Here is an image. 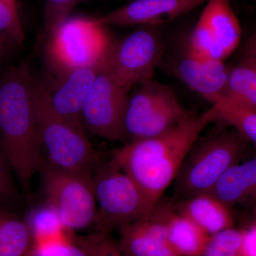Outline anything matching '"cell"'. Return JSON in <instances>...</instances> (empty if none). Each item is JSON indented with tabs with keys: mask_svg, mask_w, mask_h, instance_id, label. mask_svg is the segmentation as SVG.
<instances>
[{
	"mask_svg": "<svg viewBox=\"0 0 256 256\" xmlns=\"http://www.w3.org/2000/svg\"><path fill=\"white\" fill-rule=\"evenodd\" d=\"M210 124L205 112L190 114L159 136L126 143L114 152L111 160L154 205L174 182L197 138Z\"/></svg>",
	"mask_w": 256,
	"mask_h": 256,
	"instance_id": "1",
	"label": "cell"
},
{
	"mask_svg": "<svg viewBox=\"0 0 256 256\" xmlns=\"http://www.w3.org/2000/svg\"><path fill=\"white\" fill-rule=\"evenodd\" d=\"M0 146L24 188L44 164L34 95V76L26 62L0 75Z\"/></svg>",
	"mask_w": 256,
	"mask_h": 256,
	"instance_id": "2",
	"label": "cell"
},
{
	"mask_svg": "<svg viewBox=\"0 0 256 256\" xmlns=\"http://www.w3.org/2000/svg\"><path fill=\"white\" fill-rule=\"evenodd\" d=\"M34 95L42 146L48 164L64 171L94 173L100 158L88 140L84 128L56 114L50 108L44 85L34 77Z\"/></svg>",
	"mask_w": 256,
	"mask_h": 256,
	"instance_id": "3",
	"label": "cell"
},
{
	"mask_svg": "<svg viewBox=\"0 0 256 256\" xmlns=\"http://www.w3.org/2000/svg\"><path fill=\"white\" fill-rule=\"evenodd\" d=\"M248 144L234 130L194 143L174 180L176 200L210 191L229 168L239 162Z\"/></svg>",
	"mask_w": 256,
	"mask_h": 256,
	"instance_id": "4",
	"label": "cell"
},
{
	"mask_svg": "<svg viewBox=\"0 0 256 256\" xmlns=\"http://www.w3.org/2000/svg\"><path fill=\"white\" fill-rule=\"evenodd\" d=\"M94 174L97 230L110 233L138 220H148L154 205L114 161L99 165Z\"/></svg>",
	"mask_w": 256,
	"mask_h": 256,
	"instance_id": "5",
	"label": "cell"
},
{
	"mask_svg": "<svg viewBox=\"0 0 256 256\" xmlns=\"http://www.w3.org/2000/svg\"><path fill=\"white\" fill-rule=\"evenodd\" d=\"M48 37L47 58L58 77L104 65L112 42L96 18H68Z\"/></svg>",
	"mask_w": 256,
	"mask_h": 256,
	"instance_id": "6",
	"label": "cell"
},
{
	"mask_svg": "<svg viewBox=\"0 0 256 256\" xmlns=\"http://www.w3.org/2000/svg\"><path fill=\"white\" fill-rule=\"evenodd\" d=\"M40 171L47 204L64 230H82L94 224V173L70 172L45 163Z\"/></svg>",
	"mask_w": 256,
	"mask_h": 256,
	"instance_id": "7",
	"label": "cell"
},
{
	"mask_svg": "<svg viewBox=\"0 0 256 256\" xmlns=\"http://www.w3.org/2000/svg\"><path fill=\"white\" fill-rule=\"evenodd\" d=\"M190 116L171 88L152 79L129 96L124 118V142L159 136Z\"/></svg>",
	"mask_w": 256,
	"mask_h": 256,
	"instance_id": "8",
	"label": "cell"
},
{
	"mask_svg": "<svg viewBox=\"0 0 256 256\" xmlns=\"http://www.w3.org/2000/svg\"><path fill=\"white\" fill-rule=\"evenodd\" d=\"M163 53L164 44L156 30L141 28L122 40L112 41L106 66L120 84L131 89L153 79Z\"/></svg>",
	"mask_w": 256,
	"mask_h": 256,
	"instance_id": "9",
	"label": "cell"
},
{
	"mask_svg": "<svg viewBox=\"0 0 256 256\" xmlns=\"http://www.w3.org/2000/svg\"><path fill=\"white\" fill-rule=\"evenodd\" d=\"M130 90L116 80L105 62L82 108L84 128L99 137L124 142V118Z\"/></svg>",
	"mask_w": 256,
	"mask_h": 256,
	"instance_id": "10",
	"label": "cell"
},
{
	"mask_svg": "<svg viewBox=\"0 0 256 256\" xmlns=\"http://www.w3.org/2000/svg\"><path fill=\"white\" fill-rule=\"evenodd\" d=\"M208 0H133L96 18L100 24L158 25L186 14Z\"/></svg>",
	"mask_w": 256,
	"mask_h": 256,
	"instance_id": "11",
	"label": "cell"
},
{
	"mask_svg": "<svg viewBox=\"0 0 256 256\" xmlns=\"http://www.w3.org/2000/svg\"><path fill=\"white\" fill-rule=\"evenodd\" d=\"M104 65L72 70L58 77L54 86L44 84L48 104L56 114L84 128L82 108Z\"/></svg>",
	"mask_w": 256,
	"mask_h": 256,
	"instance_id": "12",
	"label": "cell"
},
{
	"mask_svg": "<svg viewBox=\"0 0 256 256\" xmlns=\"http://www.w3.org/2000/svg\"><path fill=\"white\" fill-rule=\"evenodd\" d=\"M230 68L223 60L200 58L188 52L170 68L174 76L212 104L223 94Z\"/></svg>",
	"mask_w": 256,
	"mask_h": 256,
	"instance_id": "13",
	"label": "cell"
},
{
	"mask_svg": "<svg viewBox=\"0 0 256 256\" xmlns=\"http://www.w3.org/2000/svg\"><path fill=\"white\" fill-rule=\"evenodd\" d=\"M148 220L161 224L174 250L181 256H202L210 236L175 208L174 200L161 198Z\"/></svg>",
	"mask_w": 256,
	"mask_h": 256,
	"instance_id": "14",
	"label": "cell"
},
{
	"mask_svg": "<svg viewBox=\"0 0 256 256\" xmlns=\"http://www.w3.org/2000/svg\"><path fill=\"white\" fill-rule=\"evenodd\" d=\"M120 246L128 256H181L174 250L163 226L150 220L120 229Z\"/></svg>",
	"mask_w": 256,
	"mask_h": 256,
	"instance_id": "15",
	"label": "cell"
},
{
	"mask_svg": "<svg viewBox=\"0 0 256 256\" xmlns=\"http://www.w3.org/2000/svg\"><path fill=\"white\" fill-rule=\"evenodd\" d=\"M200 18L206 23L220 60L237 48L242 40V26L230 0H208Z\"/></svg>",
	"mask_w": 256,
	"mask_h": 256,
	"instance_id": "16",
	"label": "cell"
},
{
	"mask_svg": "<svg viewBox=\"0 0 256 256\" xmlns=\"http://www.w3.org/2000/svg\"><path fill=\"white\" fill-rule=\"evenodd\" d=\"M176 210L208 235L234 227L232 208L210 192L174 201Z\"/></svg>",
	"mask_w": 256,
	"mask_h": 256,
	"instance_id": "17",
	"label": "cell"
},
{
	"mask_svg": "<svg viewBox=\"0 0 256 256\" xmlns=\"http://www.w3.org/2000/svg\"><path fill=\"white\" fill-rule=\"evenodd\" d=\"M212 195L230 208L252 203L256 196V160L229 168L210 191Z\"/></svg>",
	"mask_w": 256,
	"mask_h": 256,
	"instance_id": "18",
	"label": "cell"
},
{
	"mask_svg": "<svg viewBox=\"0 0 256 256\" xmlns=\"http://www.w3.org/2000/svg\"><path fill=\"white\" fill-rule=\"evenodd\" d=\"M230 96L256 106V37L244 43L236 65L230 68L226 86L220 96Z\"/></svg>",
	"mask_w": 256,
	"mask_h": 256,
	"instance_id": "19",
	"label": "cell"
},
{
	"mask_svg": "<svg viewBox=\"0 0 256 256\" xmlns=\"http://www.w3.org/2000/svg\"><path fill=\"white\" fill-rule=\"evenodd\" d=\"M210 122H222L234 130L248 142H256V106L230 96L220 97L205 112Z\"/></svg>",
	"mask_w": 256,
	"mask_h": 256,
	"instance_id": "20",
	"label": "cell"
},
{
	"mask_svg": "<svg viewBox=\"0 0 256 256\" xmlns=\"http://www.w3.org/2000/svg\"><path fill=\"white\" fill-rule=\"evenodd\" d=\"M31 225L18 216L0 208V256H25L33 252Z\"/></svg>",
	"mask_w": 256,
	"mask_h": 256,
	"instance_id": "21",
	"label": "cell"
},
{
	"mask_svg": "<svg viewBox=\"0 0 256 256\" xmlns=\"http://www.w3.org/2000/svg\"><path fill=\"white\" fill-rule=\"evenodd\" d=\"M242 229H224L210 235L202 256H242Z\"/></svg>",
	"mask_w": 256,
	"mask_h": 256,
	"instance_id": "22",
	"label": "cell"
},
{
	"mask_svg": "<svg viewBox=\"0 0 256 256\" xmlns=\"http://www.w3.org/2000/svg\"><path fill=\"white\" fill-rule=\"evenodd\" d=\"M87 256H128L120 246L118 242L110 233L97 230L87 236L74 238Z\"/></svg>",
	"mask_w": 256,
	"mask_h": 256,
	"instance_id": "23",
	"label": "cell"
},
{
	"mask_svg": "<svg viewBox=\"0 0 256 256\" xmlns=\"http://www.w3.org/2000/svg\"><path fill=\"white\" fill-rule=\"evenodd\" d=\"M80 0H46L44 10L42 33L50 36L68 18Z\"/></svg>",
	"mask_w": 256,
	"mask_h": 256,
	"instance_id": "24",
	"label": "cell"
},
{
	"mask_svg": "<svg viewBox=\"0 0 256 256\" xmlns=\"http://www.w3.org/2000/svg\"><path fill=\"white\" fill-rule=\"evenodd\" d=\"M12 172L0 146V203H11L18 198V192L13 180Z\"/></svg>",
	"mask_w": 256,
	"mask_h": 256,
	"instance_id": "25",
	"label": "cell"
},
{
	"mask_svg": "<svg viewBox=\"0 0 256 256\" xmlns=\"http://www.w3.org/2000/svg\"><path fill=\"white\" fill-rule=\"evenodd\" d=\"M9 32L18 45L22 44L24 40L22 26L18 24L9 10L0 2V32Z\"/></svg>",
	"mask_w": 256,
	"mask_h": 256,
	"instance_id": "26",
	"label": "cell"
},
{
	"mask_svg": "<svg viewBox=\"0 0 256 256\" xmlns=\"http://www.w3.org/2000/svg\"><path fill=\"white\" fill-rule=\"evenodd\" d=\"M242 232V256H256V220L249 222Z\"/></svg>",
	"mask_w": 256,
	"mask_h": 256,
	"instance_id": "27",
	"label": "cell"
},
{
	"mask_svg": "<svg viewBox=\"0 0 256 256\" xmlns=\"http://www.w3.org/2000/svg\"><path fill=\"white\" fill-rule=\"evenodd\" d=\"M16 45H18V42L9 32H0V64L8 57Z\"/></svg>",
	"mask_w": 256,
	"mask_h": 256,
	"instance_id": "28",
	"label": "cell"
},
{
	"mask_svg": "<svg viewBox=\"0 0 256 256\" xmlns=\"http://www.w3.org/2000/svg\"><path fill=\"white\" fill-rule=\"evenodd\" d=\"M54 256H87L84 250L73 240L64 242L57 248Z\"/></svg>",
	"mask_w": 256,
	"mask_h": 256,
	"instance_id": "29",
	"label": "cell"
},
{
	"mask_svg": "<svg viewBox=\"0 0 256 256\" xmlns=\"http://www.w3.org/2000/svg\"><path fill=\"white\" fill-rule=\"evenodd\" d=\"M0 2L10 10L16 23L20 25V26H22L20 14H18V2H16V0H0Z\"/></svg>",
	"mask_w": 256,
	"mask_h": 256,
	"instance_id": "30",
	"label": "cell"
},
{
	"mask_svg": "<svg viewBox=\"0 0 256 256\" xmlns=\"http://www.w3.org/2000/svg\"><path fill=\"white\" fill-rule=\"evenodd\" d=\"M25 256H36V254H35L34 252V249L33 252H30V254H28V255Z\"/></svg>",
	"mask_w": 256,
	"mask_h": 256,
	"instance_id": "31",
	"label": "cell"
}]
</instances>
